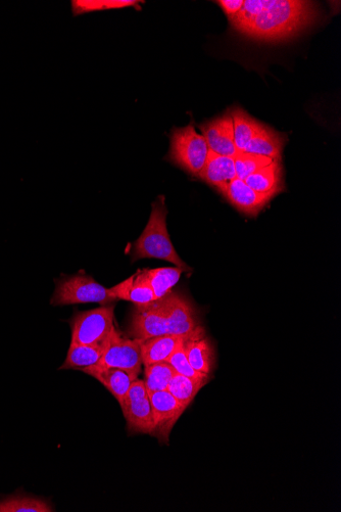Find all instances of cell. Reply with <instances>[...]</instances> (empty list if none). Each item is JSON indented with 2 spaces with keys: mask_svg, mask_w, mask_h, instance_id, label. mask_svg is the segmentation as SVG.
Here are the masks:
<instances>
[{
  "mask_svg": "<svg viewBox=\"0 0 341 512\" xmlns=\"http://www.w3.org/2000/svg\"><path fill=\"white\" fill-rule=\"evenodd\" d=\"M317 19L314 3L300 0H247L230 22L237 32L263 42L294 38Z\"/></svg>",
  "mask_w": 341,
  "mask_h": 512,
  "instance_id": "obj_1",
  "label": "cell"
},
{
  "mask_svg": "<svg viewBox=\"0 0 341 512\" xmlns=\"http://www.w3.org/2000/svg\"><path fill=\"white\" fill-rule=\"evenodd\" d=\"M152 213L148 225L137 240L133 260L154 258L173 263L183 271L190 268L177 254L167 229L168 211L165 197H159L152 206Z\"/></svg>",
  "mask_w": 341,
  "mask_h": 512,
  "instance_id": "obj_2",
  "label": "cell"
},
{
  "mask_svg": "<svg viewBox=\"0 0 341 512\" xmlns=\"http://www.w3.org/2000/svg\"><path fill=\"white\" fill-rule=\"evenodd\" d=\"M209 148L203 134L193 124L171 131L168 160L194 177H199L208 158Z\"/></svg>",
  "mask_w": 341,
  "mask_h": 512,
  "instance_id": "obj_3",
  "label": "cell"
},
{
  "mask_svg": "<svg viewBox=\"0 0 341 512\" xmlns=\"http://www.w3.org/2000/svg\"><path fill=\"white\" fill-rule=\"evenodd\" d=\"M74 345H107L115 328V307L103 306L77 313L71 322Z\"/></svg>",
  "mask_w": 341,
  "mask_h": 512,
  "instance_id": "obj_4",
  "label": "cell"
},
{
  "mask_svg": "<svg viewBox=\"0 0 341 512\" xmlns=\"http://www.w3.org/2000/svg\"><path fill=\"white\" fill-rule=\"evenodd\" d=\"M117 301L111 289L96 283L86 275H74L57 282V288L51 301L53 306L99 303L107 306Z\"/></svg>",
  "mask_w": 341,
  "mask_h": 512,
  "instance_id": "obj_5",
  "label": "cell"
},
{
  "mask_svg": "<svg viewBox=\"0 0 341 512\" xmlns=\"http://www.w3.org/2000/svg\"><path fill=\"white\" fill-rule=\"evenodd\" d=\"M128 431L152 435L154 430L153 407L150 393L143 380L134 381L120 404Z\"/></svg>",
  "mask_w": 341,
  "mask_h": 512,
  "instance_id": "obj_6",
  "label": "cell"
},
{
  "mask_svg": "<svg viewBox=\"0 0 341 512\" xmlns=\"http://www.w3.org/2000/svg\"><path fill=\"white\" fill-rule=\"evenodd\" d=\"M170 293L149 304L136 305L131 322V336L134 340L168 335V313Z\"/></svg>",
  "mask_w": 341,
  "mask_h": 512,
  "instance_id": "obj_7",
  "label": "cell"
},
{
  "mask_svg": "<svg viewBox=\"0 0 341 512\" xmlns=\"http://www.w3.org/2000/svg\"><path fill=\"white\" fill-rule=\"evenodd\" d=\"M150 398L154 415L151 436L162 443H168L176 423L186 409L168 391L152 392Z\"/></svg>",
  "mask_w": 341,
  "mask_h": 512,
  "instance_id": "obj_8",
  "label": "cell"
},
{
  "mask_svg": "<svg viewBox=\"0 0 341 512\" xmlns=\"http://www.w3.org/2000/svg\"><path fill=\"white\" fill-rule=\"evenodd\" d=\"M97 365L127 369L139 375L142 366L139 341L123 338L116 330Z\"/></svg>",
  "mask_w": 341,
  "mask_h": 512,
  "instance_id": "obj_9",
  "label": "cell"
},
{
  "mask_svg": "<svg viewBox=\"0 0 341 512\" xmlns=\"http://www.w3.org/2000/svg\"><path fill=\"white\" fill-rule=\"evenodd\" d=\"M210 152L234 158L238 153L234 143L233 120L229 111L200 126Z\"/></svg>",
  "mask_w": 341,
  "mask_h": 512,
  "instance_id": "obj_10",
  "label": "cell"
},
{
  "mask_svg": "<svg viewBox=\"0 0 341 512\" xmlns=\"http://www.w3.org/2000/svg\"><path fill=\"white\" fill-rule=\"evenodd\" d=\"M237 211L250 217H257L271 202L272 198L258 194L239 178H235L228 185L222 195Z\"/></svg>",
  "mask_w": 341,
  "mask_h": 512,
  "instance_id": "obj_11",
  "label": "cell"
},
{
  "mask_svg": "<svg viewBox=\"0 0 341 512\" xmlns=\"http://www.w3.org/2000/svg\"><path fill=\"white\" fill-rule=\"evenodd\" d=\"M84 374L94 378L104 385L107 390L117 399L119 404L122 403L128 393L131 384L138 379L136 372L101 365H92L82 369Z\"/></svg>",
  "mask_w": 341,
  "mask_h": 512,
  "instance_id": "obj_12",
  "label": "cell"
},
{
  "mask_svg": "<svg viewBox=\"0 0 341 512\" xmlns=\"http://www.w3.org/2000/svg\"><path fill=\"white\" fill-rule=\"evenodd\" d=\"M202 330L190 303L183 297L170 293L168 335L187 338Z\"/></svg>",
  "mask_w": 341,
  "mask_h": 512,
  "instance_id": "obj_13",
  "label": "cell"
},
{
  "mask_svg": "<svg viewBox=\"0 0 341 512\" xmlns=\"http://www.w3.org/2000/svg\"><path fill=\"white\" fill-rule=\"evenodd\" d=\"M111 292L117 300L129 301L136 305L149 304L157 300L146 275V269L138 270L126 281L112 288Z\"/></svg>",
  "mask_w": 341,
  "mask_h": 512,
  "instance_id": "obj_14",
  "label": "cell"
},
{
  "mask_svg": "<svg viewBox=\"0 0 341 512\" xmlns=\"http://www.w3.org/2000/svg\"><path fill=\"white\" fill-rule=\"evenodd\" d=\"M199 177L223 195L230 182L236 178L234 158L209 151L207 162Z\"/></svg>",
  "mask_w": 341,
  "mask_h": 512,
  "instance_id": "obj_15",
  "label": "cell"
},
{
  "mask_svg": "<svg viewBox=\"0 0 341 512\" xmlns=\"http://www.w3.org/2000/svg\"><path fill=\"white\" fill-rule=\"evenodd\" d=\"M245 182L258 194L272 199L284 191V173L281 161L272 163L246 178Z\"/></svg>",
  "mask_w": 341,
  "mask_h": 512,
  "instance_id": "obj_16",
  "label": "cell"
},
{
  "mask_svg": "<svg viewBox=\"0 0 341 512\" xmlns=\"http://www.w3.org/2000/svg\"><path fill=\"white\" fill-rule=\"evenodd\" d=\"M287 142V135L262 124L252 138L245 152L281 161L282 153Z\"/></svg>",
  "mask_w": 341,
  "mask_h": 512,
  "instance_id": "obj_17",
  "label": "cell"
},
{
  "mask_svg": "<svg viewBox=\"0 0 341 512\" xmlns=\"http://www.w3.org/2000/svg\"><path fill=\"white\" fill-rule=\"evenodd\" d=\"M183 348L191 367L200 375L209 377L213 366V351L204 330L186 338Z\"/></svg>",
  "mask_w": 341,
  "mask_h": 512,
  "instance_id": "obj_18",
  "label": "cell"
},
{
  "mask_svg": "<svg viewBox=\"0 0 341 512\" xmlns=\"http://www.w3.org/2000/svg\"><path fill=\"white\" fill-rule=\"evenodd\" d=\"M185 339V337L165 335L146 340H140L139 345L142 364L145 366L155 363L167 362Z\"/></svg>",
  "mask_w": 341,
  "mask_h": 512,
  "instance_id": "obj_19",
  "label": "cell"
},
{
  "mask_svg": "<svg viewBox=\"0 0 341 512\" xmlns=\"http://www.w3.org/2000/svg\"><path fill=\"white\" fill-rule=\"evenodd\" d=\"M229 113L233 120L235 147L239 153L245 152L262 123L241 108H234Z\"/></svg>",
  "mask_w": 341,
  "mask_h": 512,
  "instance_id": "obj_20",
  "label": "cell"
},
{
  "mask_svg": "<svg viewBox=\"0 0 341 512\" xmlns=\"http://www.w3.org/2000/svg\"><path fill=\"white\" fill-rule=\"evenodd\" d=\"M106 347L107 345L88 346L71 344L67 358L60 369H76L82 371V369L86 367L99 364Z\"/></svg>",
  "mask_w": 341,
  "mask_h": 512,
  "instance_id": "obj_21",
  "label": "cell"
},
{
  "mask_svg": "<svg viewBox=\"0 0 341 512\" xmlns=\"http://www.w3.org/2000/svg\"><path fill=\"white\" fill-rule=\"evenodd\" d=\"M208 382L209 378L191 379L176 374L167 391L186 409Z\"/></svg>",
  "mask_w": 341,
  "mask_h": 512,
  "instance_id": "obj_22",
  "label": "cell"
},
{
  "mask_svg": "<svg viewBox=\"0 0 341 512\" xmlns=\"http://www.w3.org/2000/svg\"><path fill=\"white\" fill-rule=\"evenodd\" d=\"M51 504L45 500L27 495L13 494L0 499V512H52Z\"/></svg>",
  "mask_w": 341,
  "mask_h": 512,
  "instance_id": "obj_23",
  "label": "cell"
},
{
  "mask_svg": "<svg viewBox=\"0 0 341 512\" xmlns=\"http://www.w3.org/2000/svg\"><path fill=\"white\" fill-rule=\"evenodd\" d=\"M182 272L183 270L178 267L146 269V275L157 300L171 293V289L179 282Z\"/></svg>",
  "mask_w": 341,
  "mask_h": 512,
  "instance_id": "obj_24",
  "label": "cell"
},
{
  "mask_svg": "<svg viewBox=\"0 0 341 512\" xmlns=\"http://www.w3.org/2000/svg\"><path fill=\"white\" fill-rule=\"evenodd\" d=\"M176 375L174 368L167 362L145 365L144 384L149 393L167 391Z\"/></svg>",
  "mask_w": 341,
  "mask_h": 512,
  "instance_id": "obj_25",
  "label": "cell"
},
{
  "mask_svg": "<svg viewBox=\"0 0 341 512\" xmlns=\"http://www.w3.org/2000/svg\"><path fill=\"white\" fill-rule=\"evenodd\" d=\"M136 0H75L72 2L74 16L106 10L125 9L138 7Z\"/></svg>",
  "mask_w": 341,
  "mask_h": 512,
  "instance_id": "obj_26",
  "label": "cell"
},
{
  "mask_svg": "<svg viewBox=\"0 0 341 512\" xmlns=\"http://www.w3.org/2000/svg\"><path fill=\"white\" fill-rule=\"evenodd\" d=\"M272 159L249 153H237L234 157L236 177L246 180L247 177L272 163Z\"/></svg>",
  "mask_w": 341,
  "mask_h": 512,
  "instance_id": "obj_27",
  "label": "cell"
},
{
  "mask_svg": "<svg viewBox=\"0 0 341 512\" xmlns=\"http://www.w3.org/2000/svg\"><path fill=\"white\" fill-rule=\"evenodd\" d=\"M183 342L172 354L167 363H169L174 368L176 374L181 375L183 377L191 379L209 378L208 376L200 375L199 372H197L191 367L183 348Z\"/></svg>",
  "mask_w": 341,
  "mask_h": 512,
  "instance_id": "obj_28",
  "label": "cell"
},
{
  "mask_svg": "<svg viewBox=\"0 0 341 512\" xmlns=\"http://www.w3.org/2000/svg\"><path fill=\"white\" fill-rule=\"evenodd\" d=\"M223 12L228 17L229 22H231L241 11L243 4V0H220V2H216Z\"/></svg>",
  "mask_w": 341,
  "mask_h": 512,
  "instance_id": "obj_29",
  "label": "cell"
}]
</instances>
